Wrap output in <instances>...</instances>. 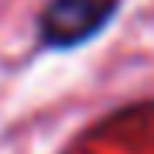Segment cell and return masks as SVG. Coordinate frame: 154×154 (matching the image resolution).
Masks as SVG:
<instances>
[{"label": "cell", "instance_id": "1", "mask_svg": "<svg viewBox=\"0 0 154 154\" xmlns=\"http://www.w3.org/2000/svg\"><path fill=\"white\" fill-rule=\"evenodd\" d=\"M116 14V0H51L41 14V41L48 48H75L96 38Z\"/></svg>", "mask_w": 154, "mask_h": 154}]
</instances>
